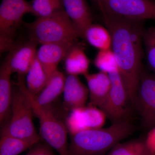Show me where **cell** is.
Listing matches in <instances>:
<instances>
[{"instance_id":"obj_1","label":"cell","mask_w":155,"mask_h":155,"mask_svg":"<svg viewBox=\"0 0 155 155\" xmlns=\"http://www.w3.org/2000/svg\"><path fill=\"white\" fill-rule=\"evenodd\" d=\"M112 37V49L120 75L134 106L143 68L142 41L144 31L140 22L102 15Z\"/></svg>"},{"instance_id":"obj_2","label":"cell","mask_w":155,"mask_h":155,"mask_svg":"<svg viewBox=\"0 0 155 155\" xmlns=\"http://www.w3.org/2000/svg\"><path fill=\"white\" fill-rule=\"evenodd\" d=\"M134 127L129 119L106 128L91 129L71 135L69 155H103L130 136Z\"/></svg>"},{"instance_id":"obj_3","label":"cell","mask_w":155,"mask_h":155,"mask_svg":"<svg viewBox=\"0 0 155 155\" xmlns=\"http://www.w3.org/2000/svg\"><path fill=\"white\" fill-rule=\"evenodd\" d=\"M25 25L28 29L29 40L37 44L75 42L78 38L81 37L64 10L47 17L37 18Z\"/></svg>"},{"instance_id":"obj_4","label":"cell","mask_w":155,"mask_h":155,"mask_svg":"<svg viewBox=\"0 0 155 155\" xmlns=\"http://www.w3.org/2000/svg\"><path fill=\"white\" fill-rule=\"evenodd\" d=\"M19 77L18 84L12 88L11 119L2 134L23 139L40 140V137L34 125L33 108L24 83V76Z\"/></svg>"},{"instance_id":"obj_5","label":"cell","mask_w":155,"mask_h":155,"mask_svg":"<svg viewBox=\"0 0 155 155\" xmlns=\"http://www.w3.org/2000/svg\"><path fill=\"white\" fill-rule=\"evenodd\" d=\"M27 92L31 101L34 114L39 121L40 136L60 155H69L68 131L66 124L58 119L48 107L38 105L27 89Z\"/></svg>"},{"instance_id":"obj_6","label":"cell","mask_w":155,"mask_h":155,"mask_svg":"<svg viewBox=\"0 0 155 155\" xmlns=\"http://www.w3.org/2000/svg\"><path fill=\"white\" fill-rule=\"evenodd\" d=\"M102 15L141 22L155 21V1L153 0H91Z\"/></svg>"},{"instance_id":"obj_7","label":"cell","mask_w":155,"mask_h":155,"mask_svg":"<svg viewBox=\"0 0 155 155\" xmlns=\"http://www.w3.org/2000/svg\"><path fill=\"white\" fill-rule=\"evenodd\" d=\"M28 13H31L30 6L26 0H2L0 5L1 52L13 47L16 32Z\"/></svg>"},{"instance_id":"obj_8","label":"cell","mask_w":155,"mask_h":155,"mask_svg":"<svg viewBox=\"0 0 155 155\" xmlns=\"http://www.w3.org/2000/svg\"><path fill=\"white\" fill-rule=\"evenodd\" d=\"M111 87L107 99L100 107L112 124L128 119L132 104L119 70L108 74Z\"/></svg>"},{"instance_id":"obj_9","label":"cell","mask_w":155,"mask_h":155,"mask_svg":"<svg viewBox=\"0 0 155 155\" xmlns=\"http://www.w3.org/2000/svg\"><path fill=\"white\" fill-rule=\"evenodd\" d=\"M134 106L145 129L150 130L155 126V74L142 69Z\"/></svg>"},{"instance_id":"obj_10","label":"cell","mask_w":155,"mask_h":155,"mask_svg":"<svg viewBox=\"0 0 155 155\" xmlns=\"http://www.w3.org/2000/svg\"><path fill=\"white\" fill-rule=\"evenodd\" d=\"M107 118L102 110L89 104L69 111L65 124L68 132L72 135L84 130L101 128Z\"/></svg>"},{"instance_id":"obj_11","label":"cell","mask_w":155,"mask_h":155,"mask_svg":"<svg viewBox=\"0 0 155 155\" xmlns=\"http://www.w3.org/2000/svg\"><path fill=\"white\" fill-rule=\"evenodd\" d=\"M37 45L30 40L26 42L14 44L6 58L12 73H17L20 76L27 74L36 58Z\"/></svg>"},{"instance_id":"obj_12","label":"cell","mask_w":155,"mask_h":155,"mask_svg":"<svg viewBox=\"0 0 155 155\" xmlns=\"http://www.w3.org/2000/svg\"><path fill=\"white\" fill-rule=\"evenodd\" d=\"M75 42L41 45L37 52L36 58L48 78L58 70V64L65 58L70 47Z\"/></svg>"},{"instance_id":"obj_13","label":"cell","mask_w":155,"mask_h":155,"mask_svg":"<svg viewBox=\"0 0 155 155\" xmlns=\"http://www.w3.org/2000/svg\"><path fill=\"white\" fill-rule=\"evenodd\" d=\"M63 93V105L67 111L85 106L89 97L88 87L76 75H69L66 78Z\"/></svg>"},{"instance_id":"obj_14","label":"cell","mask_w":155,"mask_h":155,"mask_svg":"<svg viewBox=\"0 0 155 155\" xmlns=\"http://www.w3.org/2000/svg\"><path fill=\"white\" fill-rule=\"evenodd\" d=\"M64 10L84 38L86 29L92 24L93 17L86 0H63Z\"/></svg>"},{"instance_id":"obj_15","label":"cell","mask_w":155,"mask_h":155,"mask_svg":"<svg viewBox=\"0 0 155 155\" xmlns=\"http://www.w3.org/2000/svg\"><path fill=\"white\" fill-rule=\"evenodd\" d=\"M89 91L90 104L100 108L105 101L111 87L109 75L102 72L84 75Z\"/></svg>"},{"instance_id":"obj_16","label":"cell","mask_w":155,"mask_h":155,"mask_svg":"<svg viewBox=\"0 0 155 155\" xmlns=\"http://www.w3.org/2000/svg\"><path fill=\"white\" fill-rule=\"evenodd\" d=\"M12 72L9 62L5 60L0 69V122L6 121L11 112L12 97L11 76Z\"/></svg>"},{"instance_id":"obj_17","label":"cell","mask_w":155,"mask_h":155,"mask_svg":"<svg viewBox=\"0 0 155 155\" xmlns=\"http://www.w3.org/2000/svg\"><path fill=\"white\" fill-rule=\"evenodd\" d=\"M66 78L58 70L53 73L41 91L36 96H33L37 104L41 107H48L64 92Z\"/></svg>"},{"instance_id":"obj_18","label":"cell","mask_w":155,"mask_h":155,"mask_svg":"<svg viewBox=\"0 0 155 155\" xmlns=\"http://www.w3.org/2000/svg\"><path fill=\"white\" fill-rule=\"evenodd\" d=\"M64 59L65 69L68 75L84 76L88 73L89 60L82 48L75 42L69 48Z\"/></svg>"},{"instance_id":"obj_19","label":"cell","mask_w":155,"mask_h":155,"mask_svg":"<svg viewBox=\"0 0 155 155\" xmlns=\"http://www.w3.org/2000/svg\"><path fill=\"white\" fill-rule=\"evenodd\" d=\"M84 38L91 45L98 49H110L112 48V37L107 28L98 24H91L86 29Z\"/></svg>"},{"instance_id":"obj_20","label":"cell","mask_w":155,"mask_h":155,"mask_svg":"<svg viewBox=\"0 0 155 155\" xmlns=\"http://www.w3.org/2000/svg\"><path fill=\"white\" fill-rule=\"evenodd\" d=\"M49 78L36 58L27 73L26 87L31 94L36 96L46 84Z\"/></svg>"},{"instance_id":"obj_21","label":"cell","mask_w":155,"mask_h":155,"mask_svg":"<svg viewBox=\"0 0 155 155\" xmlns=\"http://www.w3.org/2000/svg\"><path fill=\"white\" fill-rule=\"evenodd\" d=\"M39 140L18 138L2 134L0 140V155H18L31 147Z\"/></svg>"},{"instance_id":"obj_22","label":"cell","mask_w":155,"mask_h":155,"mask_svg":"<svg viewBox=\"0 0 155 155\" xmlns=\"http://www.w3.org/2000/svg\"><path fill=\"white\" fill-rule=\"evenodd\" d=\"M29 2L30 14L38 18L64 11L63 0H31Z\"/></svg>"},{"instance_id":"obj_23","label":"cell","mask_w":155,"mask_h":155,"mask_svg":"<svg viewBox=\"0 0 155 155\" xmlns=\"http://www.w3.org/2000/svg\"><path fill=\"white\" fill-rule=\"evenodd\" d=\"M146 152L144 141L134 140L117 143L110 151L108 155H145Z\"/></svg>"},{"instance_id":"obj_24","label":"cell","mask_w":155,"mask_h":155,"mask_svg":"<svg viewBox=\"0 0 155 155\" xmlns=\"http://www.w3.org/2000/svg\"><path fill=\"white\" fill-rule=\"evenodd\" d=\"M94 64L100 72L107 74L119 70L116 57L112 49L99 51L95 58Z\"/></svg>"},{"instance_id":"obj_25","label":"cell","mask_w":155,"mask_h":155,"mask_svg":"<svg viewBox=\"0 0 155 155\" xmlns=\"http://www.w3.org/2000/svg\"><path fill=\"white\" fill-rule=\"evenodd\" d=\"M143 40L148 64L155 74V26L144 31Z\"/></svg>"},{"instance_id":"obj_26","label":"cell","mask_w":155,"mask_h":155,"mask_svg":"<svg viewBox=\"0 0 155 155\" xmlns=\"http://www.w3.org/2000/svg\"><path fill=\"white\" fill-rule=\"evenodd\" d=\"M39 142L32 147L26 155H54L51 147L46 143H39Z\"/></svg>"},{"instance_id":"obj_27","label":"cell","mask_w":155,"mask_h":155,"mask_svg":"<svg viewBox=\"0 0 155 155\" xmlns=\"http://www.w3.org/2000/svg\"><path fill=\"white\" fill-rule=\"evenodd\" d=\"M144 142L148 150L155 154V126L150 129Z\"/></svg>"},{"instance_id":"obj_28","label":"cell","mask_w":155,"mask_h":155,"mask_svg":"<svg viewBox=\"0 0 155 155\" xmlns=\"http://www.w3.org/2000/svg\"><path fill=\"white\" fill-rule=\"evenodd\" d=\"M145 155H155V154L153 153H151L147 149V152L146 153Z\"/></svg>"}]
</instances>
